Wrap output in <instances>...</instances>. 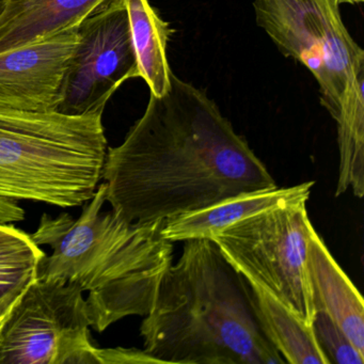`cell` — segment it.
I'll return each instance as SVG.
<instances>
[{
    "label": "cell",
    "mask_w": 364,
    "mask_h": 364,
    "mask_svg": "<svg viewBox=\"0 0 364 364\" xmlns=\"http://www.w3.org/2000/svg\"><path fill=\"white\" fill-rule=\"evenodd\" d=\"M110 0H5L0 53L40 41L80 25Z\"/></svg>",
    "instance_id": "12"
},
{
    "label": "cell",
    "mask_w": 364,
    "mask_h": 364,
    "mask_svg": "<svg viewBox=\"0 0 364 364\" xmlns=\"http://www.w3.org/2000/svg\"><path fill=\"white\" fill-rule=\"evenodd\" d=\"M247 282L259 327L285 363H331L317 340L313 326L308 325L259 285Z\"/></svg>",
    "instance_id": "13"
},
{
    "label": "cell",
    "mask_w": 364,
    "mask_h": 364,
    "mask_svg": "<svg viewBox=\"0 0 364 364\" xmlns=\"http://www.w3.org/2000/svg\"><path fill=\"white\" fill-rule=\"evenodd\" d=\"M90 313L75 283L36 278L0 336V364H104L91 342Z\"/></svg>",
    "instance_id": "7"
},
{
    "label": "cell",
    "mask_w": 364,
    "mask_h": 364,
    "mask_svg": "<svg viewBox=\"0 0 364 364\" xmlns=\"http://www.w3.org/2000/svg\"><path fill=\"white\" fill-rule=\"evenodd\" d=\"M77 27L0 53V110L57 112Z\"/></svg>",
    "instance_id": "9"
},
{
    "label": "cell",
    "mask_w": 364,
    "mask_h": 364,
    "mask_svg": "<svg viewBox=\"0 0 364 364\" xmlns=\"http://www.w3.org/2000/svg\"><path fill=\"white\" fill-rule=\"evenodd\" d=\"M29 284H31V282L18 285V287H14V289L0 297V336H1L6 323H7L8 317L11 314L12 310L18 304V300L21 299Z\"/></svg>",
    "instance_id": "18"
},
{
    "label": "cell",
    "mask_w": 364,
    "mask_h": 364,
    "mask_svg": "<svg viewBox=\"0 0 364 364\" xmlns=\"http://www.w3.org/2000/svg\"><path fill=\"white\" fill-rule=\"evenodd\" d=\"M140 334L161 363H285L259 327L248 282L212 240H185Z\"/></svg>",
    "instance_id": "2"
},
{
    "label": "cell",
    "mask_w": 364,
    "mask_h": 364,
    "mask_svg": "<svg viewBox=\"0 0 364 364\" xmlns=\"http://www.w3.org/2000/svg\"><path fill=\"white\" fill-rule=\"evenodd\" d=\"M338 0H255V21L285 57L318 84L321 105L336 120L346 89L364 71V50L343 22Z\"/></svg>",
    "instance_id": "6"
},
{
    "label": "cell",
    "mask_w": 364,
    "mask_h": 364,
    "mask_svg": "<svg viewBox=\"0 0 364 364\" xmlns=\"http://www.w3.org/2000/svg\"><path fill=\"white\" fill-rule=\"evenodd\" d=\"M26 216L24 208L14 200L0 197V223H14L23 221Z\"/></svg>",
    "instance_id": "19"
},
{
    "label": "cell",
    "mask_w": 364,
    "mask_h": 364,
    "mask_svg": "<svg viewBox=\"0 0 364 364\" xmlns=\"http://www.w3.org/2000/svg\"><path fill=\"white\" fill-rule=\"evenodd\" d=\"M364 0H338L340 4H348V5H360Z\"/></svg>",
    "instance_id": "20"
},
{
    "label": "cell",
    "mask_w": 364,
    "mask_h": 364,
    "mask_svg": "<svg viewBox=\"0 0 364 364\" xmlns=\"http://www.w3.org/2000/svg\"><path fill=\"white\" fill-rule=\"evenodd\" d=\"M57 112L70 116L104 112L117 90L138 76L124 0H110L82 21Z\"/></svg>",
    "instance_id": "8"
},
{
    "label": "cell",
    "mask_w": 364,
    "mask_h": 364,
    "mask_svg": "<svg viewBox=\"0 0 364 364\" xmlns=\"http://www.w3.org/2000/svg\"><path fill=\"white\" fill-rule=\"evenodd\" d=\"M306 200L269 208L213 234L210 240L246 280L272 294L308 325L315 318L308 269L311 223Z\"/></svg>",
    "instance_id": "5"
},
{
    "label": "cell",
    "mask_w": 364,
    "mask_h": 364,
    "mask_svg": "<svg viewBox=\"0 0 364 364\" xmlns=\"http://www.w3.org/2000/svg\"><path fill=\"white\" fill-rule=\"evenodd\" d=\"M102 178L112 212L131 223H165L276 181L204 91L171 75L150 95L124 141L108 148Z\"/></svg>",
    "instance_id": "1"
},
{
    "label": "cell",
    "mask_w": 364,
    "mask_h": 364,
    "mask_svg": "<svg viewBox=\"0 0 364 364\" xmlns=\"http://www.w3.org/2000/svg\"><path fill=\"white\" fill-rule=\"evenodd\" d=\"M6 4L5 0H0V16L3 14L4 10H5Z\"/></svg>",
    "instance_id": "21"
},
{
    "label": "cell",
    "mask_w": 364,
    "mask_h": 364,
    "mask_svg": "<svg viewBox=\"0 0 364 364\" xmlns=\"http://www.w3.org/2000/svg\"><path fill=\"white\" fill-rule=\"evenodd\" d=\"M338 129V178L336 197L348 189L361 199L364 195V71L349 85L336 119Z\"/></svg>",
    "instance_id": "15"
},
{
    "label": "cell",
    "mask_w": 364,
    "mask_h": 364,
    "mask_svg": "<svg viewBox=\"0 0 364 364\" xmlns=\"http://www.w3.org/2000/svg\"><path fill=\"white\" fill-rule=\"evenodd\" d=\"M102 119L0 110V197L59 208L89 201L107 154Z\"/></svg>",
    "instance_id": "4"
},
{
    "label": "cell",
    "mask_w": 364,
    "mask_h": 364,
    "mask_svg": "<svg viewBox=\"0 0 364 364\" xmlns=\"http://www.w3.org/2000/svg\"><path fill=\"white\" fill-rule=\"evenodd\" d=\"M124 4L138 76L146 82L151 95L164 97L171 88L172 72L168 63L167 44L172 31L149 0H124Z\"/></svg>",
    "instance_id": "14"
},
{
    "label": "cell",
    "mask_w": 364,
    "mask_h": 364,
    "mask_svg": "<svg viewBox=\"0 0 364 364\" xmlns=\"http://www.w3.org/2000/svg\"><path fill=\"white\" fill-rule=\"evenodd\" d=\"M308 269L315 314H327L364 355L363 297L313 225L309 230Z\"/></svg>",
    "instance_id": "10"
},
{
    "label": "cell",
    "mask_w": 364,
    "mask_h": 364,
    "mask_svg": "<svg viewBox=\"0 0 364 364\" xmlns=\"http://www.w3.org/2000/svg\"><path fill=\"white\" fill-rule=\"evenodd\" d=\"M313 186L314 182L310 181L295 186H277L238 193L212 205L165 221L161 225V234L171 242L210 240L213 234L240 219L291 202L308 201Z\"/></svg>",
    "instance_id": "11"
},
{
    "label": "cell",
    "mask_w": 364,
    "mask_h": 364,
    "mask_svg": "<svg viewBox=\"0 0 364 364\" xmlns=\"http://www.w3.org/2000/svg\"><path fill=\"white\" fill-rule=\"evenodd\" d=\"M315 334L321 348L331 363L363 364L364 355L360 353L350 341L341 331L340 328L325 313L315 314Z\"/></svg>",
    "instance_id": "17"
},
{
    "label": "cell",
    "mask_w": 364,
    "mask_h": 364,
    "mask_svg": "<svg viewBox=\"0 0 364 364\" xmlns=\"http://www.w3.org/2000/svg\"><path fill=\"white\" fill-rule=\"evenodd\" d=\"M46 255L31 234L12 223H0V297L37 278Z\"/></svg>",
    "instance_id": "16"
},
{
    "label": "cell",
    "mask_w": 364,
    "mask_h": 364,
    "mask_svg": "<svg viewBox=\"0 0 364 364\" xmlns=\"http://www.w3.org/2000/svg\"><path fill=\"white\" fill-rule=\"evenodd\" d=\"M105 183L74 218L42 215L31 237L48 246L37 278L75 283L87 298L92 328L103 332L127 316H146L173 259V242L161 236L163 223H131L102 212Z\"/></svg>",
    "instance_id": "3"
}]
</instances>
